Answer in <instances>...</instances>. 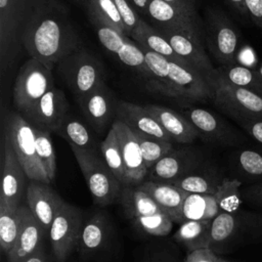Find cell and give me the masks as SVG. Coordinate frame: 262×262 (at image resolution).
Returning <instances> with one entry per match:
<instances>
[{
  "label": "cell",
  "instance_id": "51",
  "mask_svg": "<svg viewBox=\"0 0 262 262\" xmlns=\"http://www.w3.org/2000/svg\"><path fill=\"white\" fill-rule=\"evenodd\" d=\"M162 1L173 4V5L178 6L180 8H184V9L189 10L191 12H196L195 0H162Z\"/></svg>",
  "mask_w": 262,
  "mask_h": 262
},
{
  "label": "cell",
  "instance_id": "45",
  "mask_svg": "<svg viewBox=\"0 0 262 262\" xmlns=\"http://www.w3.org/2000/svg\"><path fill=\"white\" fill-rule=\"evenodd\" d=\"M242 196L244 203L254 208L262 209V182L242 187Z\"/></svg>",
  "mask_w": 262,
  "mask_h": 262
},
{
  "label": "cell",
  "instance_id": "52",
  "mask_svg": "<svg viewBox=\"0 0 262 262\" xmlns=\"http://www.w3.org/2000/svg\"><path fill=\"white\" fill-rule=\"evenodd\" d=\"M150 0H129L134 8L141 11L144 14H147V6Z\"/></svg>",
  "mask_w": 262,
  "mask_h": 262
},
{
  "label": "cell",
  "instance_id": "55",
  "mask_svg": "<svg viewBox=\"0 0 262 262\" xmlns=\"http://www.w3.org/2000/svg\"><path fill=\"white\" fill-rule=\"evenodd\" d=\"M76 1H77V2H79V3H82V4H84L86 0H76Z\"/></svg>",
  "mask_w": 262,
  "mask_h": 262
},
{
  "label": "cell",
  "instance_id": "4",
  "mask_svg": "<svg viewBox=\"0 0 262 262\" xmlns=\"http://www.w3.org/2000/svg\"><path fill=\"white\" fill-rule=\"evenodd\" d=\"M57 71L76 100L85 97L104 83L102 64L82 48L61 58L57 62Z\"/></svg>",
  "mask_w": 262,
  "mask_h": 262
},
{
  "label": "cell",
  "instance_id": "40",
  "mask_svg": "<svg viewBox=\"0 0 262 262\" xmlns=\"http://www.w3.org/2000/svg\"><path fill=\"white\" fill-rule=\"evenodd\" d=\"M36 151L38 159L44 168L50 182L54 180L56 175V158L52 143L51 132L46 129L35 128Z\"/></svg>",
  "mask_w": 262,
  "mask_h": 262
},
{
  "label": "cell",
  "instance_id": "50",
  "mask_svg": "<svg viewBox=\"0 0 262 262\" xmlns=\"http://www.w3.org/2000/svg\"><path fill=\"white\" fill-rule=\"evenodd\" d=\"M234 11H236L243 17H249L246 8V0H223Z\"/></svg>",
  "mask_w": 262,
  "mask_h": 262
},
{
  "label": "cell",
  "instance_id": "32",
  "mask_svg": "<svg viewBox=\"0 0 262 262\" xmlns=\"http://www.w3.org/2000/svg\"><path fill=\"white\" fill-rule=\"evenodd\" d=\"M232 167L237 175L236 179L243 183H261L262 148H242L236 150L232 156Z\"/></svg>",
  "mask_w": 262,
  "mask_h": 262
},
{
  "label": "cell",
  "instance_id": "36",
  "mask_svg": "<svg viewBox=\"0 0 262 262\" xmlns=\"http://www.w3.org/2000/svg\"><path fill=\"white\" fill-rule=\"evenodd\" d=\"M55 134L67 140L70 145L85 149H98V144L88 128L70 114L67 115Z\"/></svg>",
  "mask_w": 262,
  "mask_h": 262
},
{
  "label": "cell",
  "instance_id": "34",
  "mask_svg": "<svg viewBox=\"0 0 262 262\" xmlns=\"http://www.w3.org/2000/svg\"><path fill=\"white\" fill-rule=\"evenodd\" d=\"M216 75L231 85L262 95V77L256 69L233 62L216 69Z\"/></svg>",
  "mask_w": 262,
  "mask_h": 262
},
{
  "label": "cell",
  "instance_id": "44",
  "mask_svg": "<svg viewBox=\"0 0 262 262\" xmlns=\"http://www.w3.org/2000/svg\"><path fill=\"white\" fill-rule=\"evenodd\" d=\"M140 262H184V260L179 258L178 254L173 251L163 250L161 247L160 249H151V251L143 256Z\"/></svg>",
  "mask_w": 262,
  "mask_h": 262
},
{
  "label": "cell",
  "instance_id": "35",
  "mask_svg": "<svg viewBox=\"0 0 262 262\" xmlns=\"http://www.w3.org/2000/svg\"><path fill=\"white\" fill-rule=\"evenodd\" d=\"M220 213V209L214 195L189 193L182 207L181 223L193 220H213Z\"/></svg>",
  "mask_w": 262,
  "mask_h": 262
},
{
  "label": "cell",
  "instance_id": "49",
  "mask_svg": "<svg viewBox=\"0 0 262 262\" xmlns=\"http://www.w3.org/2000/svg\"><path fill=\"white\" fill-rule=\"evenodd\" d=\"M25 262H59L55 259V257L51 254H48L43 247H40L30 258H28Z\"/></svg>",
  "mask_w": 262,
  "mask_h": 262
},
{
  "label": "cell",
  "instance_id": "18",
  "mask_svg": "<svg viewBox=\"0 0 262 262\" xmlns=\"http://www.w3.org/2000/svg\"><path fill=\"white\" fill-rule=\"evenodd\" d=\"M77 102L87 122L98 133L104 131L116 116L118 102L105 83Z\"/></svg>",
  "mask_w": 262,
  "mask_h": 262
},
{
  "label": "cell",
  "instance_id": "23",
  "mask_svg": "<svg viewBox=\"0 0 262 262\" xmlns=\"http://www.w3.org/2000/svg\"><path fill=\"white\" fill-rule=\"evenodd\" d=\"M169 75L175 89L182 98L192 100L213 99V87L195 69L169 60Z\"/></svg>",
  "mask_w": 262,
  "mask_h": 262
},
{
  "label": "cell",
  "instance_id": "31",
  "mask_svg": "<svg viewBox=\"0 0 262 262\" xmlns=\"http://www.w3.org/2000/svg\"><path fill=\"white\" fill-rule=\"evenodd\" d=\"M212 221L193 220L183 222L173 234V239L184 248L187 253L200 249H207L210 246Z\"/></svg>",
  "mask_w": 262,
  "mask_h": 262
},
{
  "label": "cell",
  "instance_id": "28",
  "mask_svg": "<svg viewBox=\"0 0 262 262\" xmlns=\"http://www.w3.org/2000/svg\"><path fill=\"white\" fill-rule=\"evenodd\" d=\"M223 179L218 168L206 162L193 172L178 179L174 184L188 193L214 195Z\"/></svg>",
  "mask_w": 262,
  "mask_h": 262
},
{
  "label": "cell",
  "instance_id": "30",
  "mask_svg": "<svg viewBox=\"0 0 262 262\" xmlns=\"http://www.w3.org/2000/svg\"><path fill=\"white\" fill-rule=\"evenodd\" d=\"M27 205L17 207L0 203V246L6 256L12 250L23 226Z\"/></svg>",
  "mask_w": 262,
  "mask_h": 262
},
{
  "label": "cell",
  "instance_id": "26",
  "mask_svg": "<svg viewBox=\"0 0 262 262\" xmlns=\"http://www.w3.org/2000/svg\"><path fill=\"white\" fill-rule=\"evenodd\" d=\"M144 107L159 122L173 141L188 144L199 136L194 126L184 116L177 114L173 110L156 104H146Z\"/></svg>",
  "mask_w": 262,
  "mask_h": 262
},
{
  "label": "cell",
  "instance_id": "33",
  "mask_svg": "<svg viewBox=\"0 0 262 262\" xmlns=\"http://www.w3.org/2000/svg\"><path fill=\"white\" fill-rule=\"evenodd\" d=\"M120 203L125 215L130 219L163 213L156 202L137 186H124Z\"/></svg>",
  "mask_w": 262,
  "mask_h": 262
},
{
  "label": "cell",
  "instance_id": "13",
  "mask_svg": "<svg viewBox=\"0 0 262 262\" xmlns=\"http://www.w3.org/2000/svg\"><path fill=\"white\" fill-rule=\"evenodd\" d=\"M206 163L200 150L191 146L173 148L147 171L145 180L175 183Z\"/></svg>",
  "mask_w": 262,
  "mask_h": 262
},
{
  "label": "cell",
  "instance_id": "25",
  "mask_svg": "<svg viewBox=\"0 0 262 262\" xmlns=\"http://www.w3.org/2000/svg\"><path fill=\"white\" fill-rule=\"evenodd\" d=\"M46 236L45 229L27 206L21 229L12 250L7 255V261L25 262L42 247L43 239Z\"/></svg>",
  "mask_w": 262,
  "mask_h": 262
},
{
  "label": "cell",
  "instance_id": "27",
  "mask_svg": "<svg viewBox=\"0 0 262 262\" xmlns=\"http://www.w3.org/2000/svg\"><path fill=\"white\" fill-rule=\"evenodd\" d=\"M131 38L134 39V41L145 50L158 53L172 62L192 68L176 54L169 42L156 29V27L150 26L142 18H140L137 28L131 35Z\"/></svg>",
  "mask_w": 262,
  "mask_h": 262
},
{
  "label": "cell",
  "instance_id": "10",
  "mask_svg": "<svg viewBox=\"0 0 262 262\" xmlns=\"http://www.w3.org/2000/svg\"><path fill=\"white\" fill-rule=\"evenodd\" d=\"M1 192L0 203L7 206L17 207L26 198L29 178L19 163L9 136L6 130L2 127L1 140Z\"/></svg>",
  "mask_w": 262,
  "mask_h": 262
},
{
  "label": "cell",
  "instance_id": "29",
  "mask_svg": "<svg viewBox=\"0 0 262 262\" xmlns=\"http://www.w3.org/2000/svg\"><path fill=\"white\" fill-rule=\"evenodd\" d=\"M141 48V47H140ZM145 57V63L150 73L147 87L152 92H159L164 96L181 99L182 97L175 89L169 75V60L151 51L141 48Z\"/></svg>",
  "mask_w": 262,
  "mask_h": 262
},
{
  "label": "cell",
  "instance_id": "7",
  "mask_svg": "<svg viewBox=\"0 0 262 262\" xmlns=\"http://www.w3.org/2000/svg\"><path fill=\"white\" fill-rule=\"evenodd\" d=\"M213 100L218 108L237 123L262 121V95L231 85L217 75L213 82Z\"/></svg>",
  "mask_w": 262,
  "mask_h": 262
},
{
  "label": "cell",
  "instance_id": "20",
  "mask_svg": "<svg viewBox=\"0 0 262 262\" xmlns=\"http://www.w3.org/2000/svg\"><path fill=\"white\" fill-rule=\"evenodd\" d=\"M116 120L127 125L135 134H140L172 142V138L159 124V122L141 105L119 101L116 110Z\"/></svg>",
  "mask_w": 262,
  "mask_h": 262
},
{
  "label": "cell",
  "instance_id": "2",
  "mask_svg": "<svg viewBox=\"0 0 262 262\" xmlns=\"http://www.w3.org/2000/svg\"><path fill=\"white\" fill-rule=\"evenodd\" d=\"M262 243V213L239 209L233 213L221 212L212 221L210 246L217 255L239 247Z\"/></svg>",
  "mask_w": 262,
  "mask_h": 262
},
{
  "label": "cell",
  "instance_id": "8",
  "mask_svg": "<svg viewBox=\"0 0 262 262\" xmlns=\"http://www.w3.org/2000/svg\"><path fill=\"white\" fill-rule=\"evenodd\" d=\"M83 212L76 206L64 202L54 217L48 232L52 255L59 262H67L78 249L82 227Z\"/></svg>",
  "mask_w": 262,
  "mask_h": 262
},
{
  "label": "cell",
  "instance_id": "43",
  "mask_svg": "<svg viewBox=\"0 0 262 262\" xmlns=\"http://www.w3.org/2000/svg\"><path fill=\"white\" fill-rule=\"evenodd\" d=\"M114 2L122 18L126 36L131 37V35L133 34V32L135 31L139 24L140 17L136 13L135 8L129 2V0H114Z\"/></svg>",
  "mask_w": 262,
  "mask_h": 262
},
{
  "label": "cell",
  "instance_id": "48",
  "mask_svg": "<svg viewBox=\"0 0 262 262\" xmlns=\"http://www.w3.org/2000/svg\"><path fill=\"white\" fill-rule=\"evenodd\" d=\"M238 125L251 138L262 145V121H245Z\"/></svg>",
  "mask_w": 262,
  "mask_h": 262
},
{
  "label": "cell",
  "instance_id": "5",
  "mask_svg": "<svg viewBox=\"0 0 262 262\" xmlns=\"http://www.w3.org/2000/svg\"><path fill=\"white\" fill-rule=\"evenodd\" d=\"M2 127L6 130L29 180L50 183L37 156L34 127L18 112L7 113L3 119Z\"/></svg>",
  "mask_w": 262,
  "mask_h": 262
},
{
  "label": "cell",
  "instance_id": "19",
  "mask_svg": "<svg viewBox=\"0 0 262 262\" xmlns=\"http://www.w3.org/2000/svg\"><path fill=\"white\" fill-rule=\"evenodd\" d=\"M112 127L115 129L119 140L129 185L137 186L147 176V169L144 165L137 138L133 131L121 121L115 120Z\"/></svg>",
  "mask_w": 262,
  "mask_h": 262
},
{
  "label": "cell",
  "instance_id": "11",
  "mask_svg": "<svg viewBox=\"0 0 262 262\" xmlns=\"http://www.w3.org/2000/svg\"><path fill=\"white\" fill-rule=\"evenodd\" d=\"M206 39L210 52L221 66L234 62L241 36L232 21L221 11L208 12Z\"/></svg>",
  "mask_w": 262,
  "mask_h": 262
},
{
  "label": "cell",
  "instance_id": "1",
  "mask_svg": "<svg viewBox=\"0 0 262 262\" xmlns=\"http://www.w3.org/2000/svg\"><path fill=\"white\" fill-rule=\"evenodd\" d=\"M81 42L66 6L59 0H30L21 30V45L29 55L52 70Z\"/></svg>",
  "mask_w": 262,
  "mask_h": 262
},
{
  "label": "cell",
  "instance_id": "53",
  "mask_svg": "<svg viewBox=\"0 0 262 262\" xmlns=\"http://www.w3.org/2000/svg\"><path fill=\"white\" fill-rule=\"evenodd\" d=\"M256 70H257V72L260 74V76L262 77V62H260V63L258 64V67L256 68Z\"/></svg>",
  "mask_w": 262,
  "mask_h": 262
},
{
  "label": "cell",
  "instance_id": "14",
  "mask_svg": "<svg viewBox=\"0 0 262 262\" xmlns=\"http://www.w3.org/2000/svg\"><path fill=\"white\" fill-rule=\"evenodd\" d=\"M92 25L101 45L110 52L116 54L122 63L134 69L143 77L147 84L150 79V73L140 46L107 25L98 21H93Z\"/></svg>",
  "mask_w": 262,
  "mask_h": 262
},
{
  "label": "cell",
  "instance_id": "24",
  "mask_svg": "<svg viewBox=\"0 0 262 262\" xmlns=\"http://www.w3.org/2000/svg\"><path fill=\"white\" fill-rule=\"evenodd\" d=\"M137 188L147 193L159 206L163 213L168 215L173 222L181 224L182 207L188 192L173 183L144 180Z\"/></svg>",
  "mask_w": 262,
  "mask_h": 262
},
{
  "label": "cell",
  "instance_id": "12",
  "mask_svg": "<svg viewBox=\"0 0 262 262\" xmlns=\"http://www.w3.org/2000/svg\"><path fill=\"white\" fill-rule=\"evenodd\" d=\"M156 29L169 42L176 54L200 72L213 87L216 69L204 49L201 34L162 27H156Z\"/></svg>",
  "mask_w": 262,
  "mask_h": 262
},
{
  "label": "cell",
  "instance_id": "22",
  "mask_svg": "<svg viewBox=\"0 0 262 262\" xmlns=\"http://www.w3.org/2000/svg\"><path fill=\"white\" fill-rule=\"evenodd\" d=\"M147 15L156 24V27L201 34L196 12H191L165 1L150 0L147 6Z\"/></svg>",
  "mask_w": 262,
  "mask_h": 262
},
{
  "label": "cell",
  "instance_id": "6",
  "mask_svg": "<svg viewBox=\"0 0 262 262\" xmlns=\"http://www.w3.org/2000/svg\"><path fill=\"white\" fill-rule=\"evenodd\" d=\"M52 87V70L38 59L30 57L20 67L13 87V104L16 112L27 118L41 97Z\"/></svg>",
  "mask_w": 262,
  "mask_h": 262
},
{
  "label": "cell",
  "instance_id": "9",
  "mask_svg": "<svg viewBox=\"0 0 262 262\" xmlns=\"http://www.w3.org/2000/svg\"><path fill=\"white\" fill-rule=\"evenodd\" d=\"M30 0H0V66L3 73L21 45V30Z\"/></svg>",
  "mask_w": 262,
  "mask_h": 262
},
{
  "label": "cell",
  "instance_id": "15",
  "mask_svg": "<svg viewBox=\"0 0 262 262\" xmlns=\"http://www.w3.org/2000/svg\"><path fill=\"white\" fill-rule=\"evenodd\" d=\"M184 117L198 130L199 136L206 141L229 146L237 145L243 141L235 130L208 110L190 108L184 112Z\"/></svg>",
  "mask_w": 262,
  "mask_h": 262
},
{
  "label": "cell",
  "instance_id": "38",
  "mask_svg": "<svg viewBox=\"0 0 262 262\" xmlns=\"http://www.w3.org/2000/svg\"><path fill=\"white\" fill-rule=\"evenodd\" d=\"M84 4L91 23L98 21L107 25L126 36L122 18L114 0H86Z\"/></svg>",
  "mask_w": 262,
  "mask_h": 262
},
{
  "label": "cell",
  "instance_id": "21",
  "mask_svg": "<svg viewBox=\"0 0 262 262\" xmlns=\"http://www.w3.org/2000/svg\"><path fill=\"white\" fill-rule=\"evenodd\" d=\"M113 234L112 222L105 212L98 211L84 221L77 251L90 258L105 250Z\"/></svg>",
  "mask_w": 262,
  "mask_h": 262
},
{
  "label": "cell",
  "instance_id": "41",
  "mask_svg": "<svg viewBox=\"0 0 262 262\" xmlns=\"http://www.w3.org/2000/svg\"><path fill=\"white\" fill-rule=\"evenodd\" d=\"M135 137L139 143L143 162L147 171L174 148L173 143L170 141H165L140 134H135Z\"/></svg>",
  "mask_w": 262,
  "mask_h": 262
},
{
  "label": "cell",
  "instance_id": "17",
  "mask_svg": "<svg viewBox=\"0 0 262 262\" xmlns=\"http://www.w3.org/2000/svg\"><path fill=\"white\" fill-rule=\"evenodd\" d=\"M49 184L30 180L26 192V205L43 226L47 236L54 217L64 204L61 196Z\"/></svg>",
  "mask_w": 262,
  "mask_h": 262
},
{
  "label": "cell",
  "instance_id": "3",
  "mask_svg": "<svg viewBox=\"0 0 262 262\" xmlns=\"http://www.w3.org/2000/svg\"><path fill=\"white\" fill-rule=\"evenodd\" d=\"M70 146L94 203L100 207H106L120 202L124 186L108 168L101 152L98 149Z\"/></svg>",
  "mask_w": 262,
  "mask_h": 262
},
{
  "label": "cell",
  "instance_id": "42",
  "mask_svg": "<svg viewBox=\"0 0 262 262\" xmlns=\"http://www.w3.org/2000/svg\"><path fill=\"white\" fill-rule=\"evenodd\" d=\"M132 224L140 231L152 236H166L173 227L172 219L165 213H157L131 219Z\"/></svg>",
  "mask_w": 262,
  "mask_h": 262
},
{
  "label": "cell",
  "instance_id": "37",
  "mask_svg": "<svg viewBox=\"0 0 262 262\" xmlns=\"http://www.w3.org/2000/svg\"><path fill=\"white\" fill-rule=\"evenodd\" d=\"M99 149L106 165L112 170L117 179L123 184V186H129L121 147L116 131L113 127L110 128L105 138L100 143Z\"/></svg>",
  "mask_w": 262,
  "mask_h": 262
},
{
  "label": "cell",
  "instance_id": "47",
  "mask_svg": "<svg viewBox=\"0 0 262 262\" xmlns=\"http://www.w3.org/2000/svg\"><path fill=\"white\" fill-rule=\"evenodd\" d=\"M248 16L262 32V0H246Z\"/></svg>",
  "mask_w": 262,
  "mask_h": 262
},
{
  "label": "cell",
  "instance_id": "16",
  "mask_svg": "<svg viewBox=\"0 0 262 262\" xmlns=\"http://www.w3.org/2000/svg\"><path fill=\"white\" fill-rule=\"evenodd\" d=\"M69 114V102L62 90L55 86L38 101L31 114L25 118L33 127L55 133Z\"/></svg>",
  "mask_w": 262,
  "mask_h": 262
},
{
  "label": "cell",
  "instance_id": "46",
  "mask_svg": "<svg viewBox=\"0 0 262 262\" xmlns=\"http://www.w3.org/2000/svg\"><path fill=\"white\" fill-rule=\"evenodd\" d=\"M219 255L211 249H200L187 253L184 262H219Z\"/></svg>",
  "mask_w": 262,
  "mask_h": 262
},
{
  "label": "cell",
  "instance_id": "39",
  "mask_svg": "<svg viewBox=\"0 0 262 262\" xmlns=\"http://www.w3.org/2000/svg\"><path fill=\"white\" fill-rule=\"evenodd\" d=\"M243 182L236 178L224 177L214 196L220 212L233 213L242 209Z\"/></svg>",
  "mask_w": 262,
  "mask_h": 262
},
{
  "label": "cell",
  "instance_id": "54",
  "mask_svg": "<svg viewBox=\"0 0 262 262\" xmlns=\"http://www.w3.org/2000/svg\"><path fill=\"white\" fill-rule=\"evenodd\" d=\"M219 262H230V261H228V260H226V259H224V258H222L221 256L219 257Z\"/></svg>",
  "mask_w": 262,
  "mask_h": 262
}]
</instances>
